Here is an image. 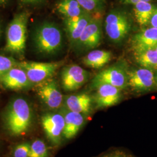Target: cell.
<instances>
[{
	"label": "cell",
	"instance_id": "cell-21",
	"mask_svg": "<svg viewBox=\"0 0 157 157\" xmlns=\"http://www.w3.org/2000/svg\"><path fill=\"white\" fill-rule=\"evenodd\" d=\"M56 9L66 17H78L87 12L76 0H61L57 4Z\"/></svg>",
	"mask_w": 157,
	"mask_h": 157
},
{
	"label": "cell",
	"instance_id": "cell-22",
	"mask_svg": "<svg viewBox=\"0 0 157 157\" xmlns=\"http://www.w3.org/2000/svg\"><path fill=\"white\" fill-rule=\"evenodd\" d=\"M48 154L45 143L41 140H36L30 145L29 157H47Z\"/></svg>",
	"mask_w": 157,
	"mask_h": 157
},
{
	"label": "cell",
	"instance_id": "cell-18",
	"mask_svg": "<svg viewBox=\"0 0 157 157\" xmlns=\"http://www.w3.org/2000/svg\"><path fill=\"white\" fill-rule=\"evenodd\" d=\"M112 57V53L105 50H95L90 52L83 59V63L87 67L100 69L104 67L110 61Z\"/></svg>",
	"mask_w": 157,
	"mask_h": 157
},
{
	"label": "cell",
	"instance_id": "cell-8",
	"mask_svg": "<svg viewBox=\"0 0 157 157\" xmlns=\"http://www.w3.org/2000/svg\"><path fill=\"white\" fill-rule=\"evenodd\" d=\"M41 124L51 143L54 146H59L61 143L65 127V119L62 113H46L41 118Z\"/></svg>",
	"mask_w": 157,
	"mask_h": 157
},
{
	"label": "cell",
	"instance_id": "cell-19",
	"mask_svg": "<svg viewBox=\"0 0 157 157\" xmlns=\"http://www.w3.org/2000/svg\"><path fill=\"white\" fill-rule=\"evenodd\" d=\"M156 7L150 2L140 1L134 4L133 11L135 18L140 26H146L150 21Z\"/></svg>",
	"mask_w": 157,
	"mask_h": 157
},
{
	"label": "cell",
	"instance_id": "cell-33",
	"mask_svg": "<svg viewBox=\"0 0 157 157\" xmlns=\"http://www.w3.org/2000/svg\"><path fill=\"white\" fill-rule=\"evenodd\" d=\"M155 49H156V50H157V45L155 47Z\"/></svg>",
	"mask_w": 157,
	"mask_h": 157
},
{
	"label": "cell",
	"instance_id": "cell-17",
	"mask_svg": "<svg viewBox=\"0 0 157 157\" xmlns=\"http://www.w3.org/2000/svg\"><path fill=\"white\" fill-rule=\"evenodd\" d=\"M133 51L155 48L157 45V28L150 27L134 35L131 41Z\"/></svg>",
	"mask_w": 157,
	"mask_h": 157
},
{
	"label": "cell",
	"instance_id": "cell-28",
	"mask_svg": "<svg viewBox=\"0 0 157 157\" xmlns=\"http://www.w3.org/2000/svg\"><path fill=\"white\" fill-rule=\"evenodd\" d=\"M151 0H120V1L124 4H135L140 1L150 2Z\"/></svg>",
	"mask_w": 157,
	"mask_h": 157
},
{
	"label": "cell",
	"instance_id": "cell-30",
	"mask_svg": "<svg viewBox=\"0 0 157 157\" xmlns=\"http://www.w3.org/2000/svg\"><path fill=\"white\" fill-rule=\"evenodd\" d=\"M6 1L7 0H0V4H4Z\"/></svg>",
	"mask_w": 157,
	"mask_h": 157
},
{
	"label": "cell",
	"instance_id": "cell-9",
	"mask_svg": "<svg viewBox=\"0 0 157 157\" xmlns=\"http://www.w3.org/2000/svg\"><path fill=\"white\" fill-rule=\"evenodd\" d=\"M102 37V23L98 17H93L84 29L76 45L79 49L88 50L100 44Z\"/></svg>",
	"mask_w": 157,
	"mask_h": 157
},
{
	"label": "cell",
	"instance_id": "cell-14",
	"mask_svg": "<svg viewBox=\"0 0 157 157\" xmlns=\"http://www.w3.org/2000/svg\"><path fill=\"white\" fill-rule=\"evenodd\" d=\"M93 17L88 12L78 17H66L65 20L66 30L69 39L72 43L76 44L84 29Z\"/></svg>",
	"mask_w": 157,
	"mask_h": 157
},
{
	"label": "cell",
	"instance_id": "cell-23",
	"mask_svg": "<svg viewBox=\"0 0 157 157\" xmlns=\"http://www.w3.org/2000/svg\"><path fill=\"white\" fill-rule=\"evenodd\" d=\"M84 11L89 13L100 11L103 5V0H76Z\"/></svg>",
	"mask_w": 157,
	"mask_h": 157
},
{
	"label": "cell",
	"instance_id": "cell-13",
	"mask_svg": "<svg viewBox=\"0 0 157 157\" xmlns=\"http://www.w3.org/2000/svg\"><path fill=\"white\" fill-rule=\"evenodd\" d=\"M66 108L73 112L89 116L95 106L93 96L86 93H80L67 96L65 99Z\"/></svg>",
	"mask_w": 157,
	"mask_h": 157
},
{
	"label": "cell",
	"instance_id": "cell-32",
	"mask_svg": "<svg viewBox=\"0 0 157 157\" xmlns=\"http://www.w3.org/2000/svg\"><path fill=\"white\" fill-rule=\"evenodd\" d=\"M1 35V25H0V36Z\"/></svg>",
	"mask_w": 157,
	"mask_h": 157
},
{
	"label": "cell",
	"instance_id": "cell-5",
	"mask_svg": "<svg viewBox=\"0 0 157 157\" xmlns=\"http://www.w3.org/2000/svg\"><path fill=\"white\" fill-rule=\"evenodd\" d=\"M128 68L124 63H118L97 73L91 81V87L95 89L102 84L115 86L121 90L128 87Z\"/></svg>",
	"mask_w": 157,
	"mask_h": 157
},
{
	"label": "cell",
	"instance_id": "cell-25",
	"mask_svg": "<svg viewBox=\"0 0 157 157\" xmlns=\"http://www.w3.org/2000/svg\"><path fill=\"white\" fill-rule=\"evenodd\" d=\"M30 145L27 143H22L17 146L13 152L14 157H29Z\"/></svg>",
	"mask_w": 157,
	"mask_h": 157
},
{
	"label": "cell",
	"instance_id": "cell-4",
	"mask_svg": "<svg viewBox=\"0 0 157 157\" xmlns=\"http://www.w3.org/2000/svg\"><path fill=\"white\" fill-rule=\"evenodd\" d=\"M132 21L129 16L120 11L110 12L105 21V30L108 37L115 43H121L130 33Z\"/></svg>",
	"mask_w": 157,
	"mask_h": 157
},
{
	"label": "cell",
	"instance_id": "cell-27",
	"mask_svg": "<svg viewBox=\"0 0 157 157\" xmlns=\"http://www.w3.org/2000/svg\"><path fill=\"white\" fill-rule=\"evenodd\" d=\"M149 24L151 25V27L157 28V8L152 15Z\"/></svg>",
	"mask_w": 157,
	"mask_h": 157
},
{
	"label": "cell",
	"instance_id": "cell-2",
	"mask_svg": "<svg viewBox=\"0 0 157 157\" xmlns=\"http://www.w3.org/2000/svg\"><path fill=\"white\" fill-rule=\"evenodd\" d=\"M28 17L27 12H22L17 15L10 23L6 31L5 51L18 55L24 53Z\"/></svg>",
	"mask_w": 157,
	"mask_h": 157
},
{
	"label": "cell",
	"instance_id": "cell-31",
	"mask_svg": "<svg viewBox=\"0 0 157 157\" xmlns=\"http://www.w3.org/2000/svg\"><path fill=\"white\" fill-rule=\"evenodd\" d=\"M155 82H156V84H157V72L155 74Z\"/></svg>",
	"mask_w": 157,
	"mask_h": 157
},
{
	"label": "cell",
	"instance_id": "cell-3",
	"mask_svg": "<svg viewBox=\"0 0 157 157\" xmlns=\"http://www.w3.org/2000/svg\"><path fill=\"white\" fill-rule=\"evenodd\" d=\"M34 40L36 47L40 52L52 54L62 47V32L56 25L45 23L37 29Z\"/></svg>",
	"mask_w": 157,
	"mask_h": 157
},
{
	"label": "cell",
	"instance_id": "cell-16",
	"mask_svg": "<svg viewBox=\"0 0 157 157\" xmlns=\"http://www.w3.org/2000/svg\"><path fill=\"white\" fill-rule=\"evenodd\" d=\"M0 82L9 89L19 90L29 85L30 80L25 71L20 67H14L0 78Z\"/></svg>",
	"mask_w": 157,
	"mask_h": 157
},
{
	"label": "cell",
	"instance_id": "cell-24",
	"mask_svg": "<svg viewBox=\"0 0 157 157\" xmlns=\"http://www.w3.org/2000/svg\"><path fill=\"white\" fill-rule=\"evenodd\" d=\"M17 63L11 57L0 56V78L12 68L17 67Z\"/></svg>",
	"mask_w": 157,
	"mask_h": 157
},
{
	"label": "cell",
	"instance_id": "cell-1",
	"mask_svg": "<svg viewBox=\"0 0 157 157\" xmlns=\"http://www.w3.org/2000/svg\"><path fill=\"white\" fill-rule=\"evenodd\" d=\"M32 110L28 102L22 98L12 102L6 115V129L11 135H23L28 130L32 121Z\"/></svg>",
	"mask_w": 157,
	"mask_h": 157
},
{
	"label": "cell",
	"instance_id": "cell-12",
	"mask_svg": "<svg viewBox=\"0 0 157 157\" xmlns=\"http://www.w3.org/2000/svg\"><path fill=\"white\" fill-rule=\"evenodd\" d=\"M37 93L41 100L50 109H56L62 105L63 95L55 80H50L42 83Z\"/></svg>",
	"mask_w": 157,
	"mask_h": 157
},
{
	"label": "cell",
	"instance_id": "cell-7",
	"mask_svg": "<svg viewBox=\"0 0 157 157\" xmlns=\"http://www.w3.org/2000/svg\"><path fill=\"white\" fill-rule=\"evenodd\" d=\"M157 86L155 74L146 68L133 69L128 72V87L136 93H146Z\"/></svg>",
	"mask_w": 157,
	"mask_h": 157
},
{
	"label": "cell",
	"instance_id": "cell-15",
	"mask_svg": "<svg viewBox=\"0 0 157 157\" xmlns=\"http://www.w3.org/2000/svg\"><path fill=\"white\" fill-rule=\"evenodd\" d=\"M62 113L65 119V127L63 136L67 139H72L78 135L86 121V116L83 114L73 112L67 109Z\"/></svg>",
	"mask_w": 157,
	"mask_h": 157
},
{
	"label": "cell",
	"instance_id": "cell-29",
	"mask_svg": "<svg viewBox=\"0 0 157 157\" xmlns=\"http://www.w3.org/2000/svg\"><path fill=\"white\" fill-rule=\"evenodd\" d=\"M43 1L44 0H22V1L25 3H36Z\"/></svg>",
	"mask_w": 157,
	"mask_h": 157
},
{
	"label": "cell",
	"instance_id": "cell-11",
	"mask_svg": "<svg viewBox=\"0 0 157 157\" xmlns=\"http://www.w3.org/2000/svg\"><path fill=\"white\" fill-rule=\"evenodd\" d=\"M93 96L97 109H104L117 104L122 97L121 90L112 85L102 84L95 89Z\"/></svg>",
	"mask_w": 157,
	"mask_h": 157
},
{
	"label": "cell",
	"instance_id": "cell-6",
	"mask_svg": "<svg viewBox=\"0 0 157 157\" xmlns=\"http://www.w3.org/2000/svg\"><path fill=\"white\" fill-rule=\"evenodd\" d=\"M62 65V62L22 61L17 62V67L25 71L30 82L34 83H41L50 78Z\"/></svg>",
	"mask_w": 157,
	"mask_h": 157
},
{
	"label": "cell",
	"instance_id": "cell-26",
	"mask_svg": "<svg viewBox=\"0 0 157 157\" xmlns=\"http://www.w3.org/2000/svg\"><path fill=\"white\" fill-rule=\"evenodd\" d=\"M100 157H134L131 154L121 150H116L105 154Z\"/></svg>",
	"mask_w": 157,
	"mask_h": 157
},
{
	"label": "cell",
	"instance_id": "cell-20",
	"mask_svg": "<svg viewBox=\"0 0 157 157\" xmlns=\"http://www.w3.org/2000/svg\"><path fill=\"white\" fill-rule=\"evenodd\" d=\"M134 52L135 60L141 67L148 69H157V51L151 48Z\"/></svg>",
	"mask_w": 157,
	"mask_h": 157
},
{
	"label": "cell",
	"instance_id": "cell-10",
	"mask_svg": "<svg viewBox=\"0 0 157 157\" xmlns=\"http://www.w3.org/2000/svg\"><path fill=\"white\" fill-rule=\"evenodd\" d=\"M89 77V72L81 67L77 65H69L62 70V87L67 91L78 90L86 83Z\"/></svg>",
	"mask_w": 157,
	"mask_h": 157
}]
</instances>
